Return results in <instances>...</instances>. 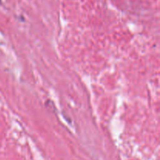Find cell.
<instances>
[{"label":"cell","instance_id":"cell-1","mask_svg":"<svg viewBox=\"0 0 160 160\" xmlns=\"http://www.w3.org/2000/svg\"><path fill=\"white\" fill-rule=\"evenodd\" d=\"M0 2H1V1H0Z\"/></svg>","mask_w":160,"mask_h":160}]
</instances>
